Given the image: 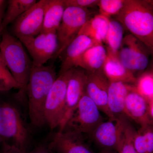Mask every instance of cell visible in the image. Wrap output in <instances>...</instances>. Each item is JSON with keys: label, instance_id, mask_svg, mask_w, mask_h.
<instances>
[{"label": "cell", "instance_id": "cell-1", "mask_svg": "<svg viewBox=\"0 0 153 153\" xmlns=\"http://www.w3.org/2000/svg\"><path fill=\"white\" fill-rule=\"evenodd\" d=\"M116 18L153 56V1L125 0Z\"/></svg>", "mask_w": 153, "mask_h": 153}, {"label": "cell", "instance_id": "cell-2", "mask_svg": "<svg viewBox=\"0 0 153 153\" xmlns=\"http://www.w3.org/2000/svg\"><path fill=\"white\" fill-rule=\"evenodd\" d=\"M57 77L54 66L33 64L26 93L28 97L29 117L34 126L40 127L46 124L44 118L45 102Z\"/></svg>", "mask_w": 153, "mask_h": 153}, {"label": "cell", "instance_id": "cell-3", "mask_svg": "<svg viewBox=\"0 0 153 153\" xmlns=\"http://www.w3.org/2000/svg\"><path fill=\"white\" fill-rule=\"evenodd\" d=\"M0 52L7 67L19 86L17 95L21 98L26 93L33 61L18 38L3 30Z\"/></svg>", "mask_w": 153, "mask_h": 153}, {"label": "cell", "instance_id": "cell-4", "mask_svg": "<svg viewBox=\"0 0 153 153\" xmlns=\"http://www.w3.org/2000/svg\"><path fill=\"white\" fill-rule=\"evenodd\" d=\"M29 133L19 111L10 103L0 105V137L4 143L23 151L29 140Z\"/></svg>", "mask_w": 153, "mask_h": 153}, {"label": "cell", "instance_id": "cell-5", "mask_svg": "<svg viewBox=\"0 0 153 153\" xmlns=\"http://www.w3.org/2000/svg\"><path fill=\"white\" fill-rule=\"evenodd\" d=\"M73 68L59 73L47 96L44 107V118L45 123L51 129L59 128L62 120L66 103L67 85Z\"/></svg>", "mask_w": 153, "mask_h": 153}, {"label": "cell", "instance_id": "cell-6", "mask_svg": "<svg viewBox=\"0 0 153 153\" xmlns=\"http://www.w3.org/2000/svg\"><path fill=\"white\" fill-rule=\"evenodd\" d=\"M88 9L76 7H66L62 22L56 32L58 48L55 58L60 57L71 41L78 36L79 31L91 17Z\"/></svg>", "mask_w": 153, "mask_h": 153}, {"label": "cell", "instance_id": "cell-7", "mask_svg": "<svg viewBox=\"0 0 153 153\" xmlns=\"http://www.w3.org/2000/svg\"><path fill=\"white\" fill-rule=\"evenodd\" d=\"M103 121L98 107L85 93L63 130L90 135Z\"/></svg>", "mask_w": 153, "mask_h": 153}, {"label": "cell", "instance_id": "cell-8", "mask_svg": "<svg viewBox=\"0 0 153 153\" xmlns=\"http://www.w3.org/2000/svg\"><path fill=\"white\" fill-rule=\"evenodd\" d=\"M149 53L151 52L144 44L129 34L124 37L118 55L124 66L134 74L147 67Z\"/></svg>", "mask_w": 153, "mask_h": 153}, {"label": "cell", "instance_id": "cell-9", "mask_svg": "<svg viewBox=\"0 0 153 153\" xmlns=\"http://www.w3.org/2000/svg\"><path fill=\"white\" fill-rule=\"evenodd\" d=\"M48 0L37 2L14 22V36L19 40L36 37L41 33Z\"/></svg>", "mask_w": 153, "mask_h": 153}, {"label": "cell", "instance_id": "cell-10", "mask_svg": "<svg viewBox=\"0 0 153 153\" xmlns=\"http://www.w3.org/2000/svg\"><path fill=\"white\" fill-rule=\"evenodd\" d=\"M27 49L37 66H43L48 60L54 58L58 48L56 33H41L36 37L20 39Z\"/></svg>", "mask_w": 153, "mask_h": 153}, {"label": "cell", "instance_id": "cell-11", "mask_svg": "<svg viewBox=\"0 0 153 153\" xmlns=\"http://www.w3.org/2000/svg\"><path fill=\"white\" fill-rule=\"evenodd\" d=\"M87 79V71L79 67L73 68L67 85L66 103L59 131H62L65 128L85 93Z\"/></svg>", "mask_w": 153, "mask_h": 153}, {"label": "cell", "instance_id": "cell-12", "mask_svg": "<svg viewBox=\"0 0 153 153\" xmlns=\"http://www.w3.org/2000/svg\"><path fill=\"white\" fill-rule=\"evenodd\" d=\"M127 121L126 117L125 115L116 120L109 119L107 121H103L90 136L104 150L117 151Z\"/></svg>", "mask_w": 153, "mask_h": 153}, {"label": "cell", "instance_id": "cell-13", "mask_svg": "<svg viewBox=\"0 0 153 153\" xmlns=\"http://www.w3.org/2000/svg\"><path fill=\"white\" fill-rule=\"evenodd\" d=\"M87 72L85 94L94 102L100 111L111 120L107 104L109 81L102 69L94 72Z\"/></svg>", "mask_w": 153, "mask_h": 153}, {"label": "cell", "instance_id": "cell-14", "mask_svg": "<svg viewBox=\"0 0 153 153\" xmlns=\"http://www.w3.org/2000/svg\"><path fill=\"white\" fill-rule=\"evenodd\" d=\"M82 135L71 131H58L52 138L50 149L58 153H94L85 144Z\"/></svg>", "mask_w": 153, "mask_h": 153}, {"label": "cell", "instance_id": "cell-15", "mask_svg": "<svg viewBox=\"0 0 153 153\" xmlns=\"http://www.w3.org/2000/svg\"><path fill=\"white\" fill-rule=\"evenodd\" d=\"M124 113L141 127L152 123L149 117L148 102L137 91L134 85L126 98Z\"/></svg>", "mask_w": 153, "mask_h": 153}, {"label": "cell", "instance_id": "cell-16", "mask_svg": "<svg viewBox=\"0 0 153 153\" xmlns=\"http://www.w3.org/2000/svg\"><path fill=\"white\" fill-rule=\"evenodd\" d=\"M106 49L107 56L102 70L109 82H122L134 85L137 78L124 66L119 58L118 52H112L107 47Z\"/></svg>", "mask_w": 153, "mask_h": 153}, {"label": "cell", "instance_id": "cell-17", "mask_svg": "<svg viewBox=\"0 0 153 153\" xmlns=\"http://www.w3.org/2000/svg\"><path fill=\"white\" fill-rule=\"evenodd\" d=\"M95 45L97 44L89 37L85 35H78L61 55L63 56L59 73L76 68V63L82 54L88 49Z\"/></svg>", "mask_w": 153, "mask_h": 153}, {"label": "cell", "instance_id": "cell-18", "mask_svg": "<svg viewBox=\"0 0 153 153\" xmlns=\"http://www.w3.org/2000/svg\"><path fill=\"white\" fill-rule=\"evenodd\" d=\"M134 85L122 82H110L107 104L112 120L125 115L126 98Z\"/></svg>", "mask_w": 153, "mask_h": 153}, {"label": "cell", "instance_id": "cell-19", "mask_svg": "<svg viewBox=\"0 0 153 153\" xmlns=\"http://www.w3.org/2000/svg\"><path fill=\"white\" fill-rule=\"evenodd\" d=\"M107 56L106 47L102 44L92 46L84 52L76 63V68L79 67L88 72L101 70Z\"/></svg>", "mask_w": 153, "mask_h": 153}, {"label": "cell", "instance_id": "cell-20", "mask_svg": "<svg viewBox=\"0 0 153 153\" xmlns=\"http://www.w3.org/2000/svg\"><path fill=\"white\" fill-rule=\"evenodd\" d=\"M110 21L101 14L95 15L85 23L78 35L87 36L96 44H102L105 42Z\"/></svg>", "mask_w": 153, "mask_h": 153}, {"label": "cell", "instance_id": "cell-21", "mask_svg": "<svg viewBox=\"0 0 153 153\" xmlns=\"http://www.w3.org/2000/svg\"><path fill=\"white\" fill-rule=\"evenodd\" d=\"M66 8L64 0H48L41 33H56Z\"/></svg>", "mask_w": 153, "mask_h": 153}, {"label": "cell", "instance_id": "cell-22", "mask_svg": "<svg viewBox=\"0 0 153 153\" xmlns=\"http://www.w3.org/2000/svg\"><path fill=\"white\" fill-rule=\"evenodd\" d=\"M37 2L36 0H10L2 22L3 31Z\"/></svg>", "mask_w": 153, "mask_h": 153}, {"label": "cell", "instance_id": "cell-23", "mask_svg": "<svg viewBox=\"0 0 153 153\" xmlns=\"http://www.w3.org/2000/svg\"><path fill=\"white\" fill-rule=\"evenodd\" d=\"M133 143L137 153H153V124L141 127L135 131Z\"/></svg>", "mask_w": 153, "mask_h": 153}, {"label": "cell", "instance_id": "cell-24", "mask_svg": "<svg viewBox=\"0 0 153 153\" xmlns=\"http://www.w3.org/2000/svg\"><path fill=\"white\" fill-rule=\"evenodd\" d=\"M125 28L117 20H110L105 43L111 51L117 53L121 46L124 38Z\"/></svg>", "mask_w": 153, "mask_h": 153}, {"label": "cell", "instance_id": "cell-25", "mask_svg": "<svg viewBox=\"0 0 153 153\" xmlns=\"http://www.w3.org/2000/svg\"><path fill=\"white\" fill-rule=\"evenodd\" d=\"M137 91L148 102L153 98V71L146 72L137 78L134 84Z\"/></svg>", "mask_w": 153, "mask_h": 153}, {"label": "cell", "instance_id": "cell-26", "mask_svg": "<svg viewBox=\"0 0 153 153\" xmlns=\"http://www.w3.org/2000/svg\"><path fill=\"white\" fill-rule=\"evenodd\" d=\"M135 131V129L127 120L117 149L118 153H137L133 143Z\"/></svg>", "mask_w": 153, "mask_h": 153}, {"label": "cell", "instance_id": "cell-27", "mask_svg": "<svg viewBox=\"0 0 153 153\" xmlns=\"http://www.w3.org/2000/svg\"><path fill=\"white\" fill-rule=\"evenodd\" d=\"M19 89V86L6 66L0 52V91Z\"/></svg>", "mask_w": 153, "mask_h": 153}, {"label": "cell", "instance_id": "cell-28", "mask_svg": "<svg viewBox=\"0 0 153 153\" xmlns=\"http://www.w3.org/2000/svg\"><path fill=\"white\" fill-rule=\"evenodd\" d=\"M125 0H100L98 6L100 14L109 18L117 16L124 6Z\"/></svg>", "mask_w": 153, "mask_h": 153}, {"label": "cell", "instance_id": "cell-29", "mask_svg": "<svg viewBox=\"0 0 153 153\" xmlns=\"http://www.w3.org/2000/svg\"><path fill=\"white\" fill-rule=\"evenodd\" d=\"M99 2L98 0H64L66 8L74 7L88 9L98 5Z\"/></svg>", "mask_w": 153, "mask_h": 153}, {"label": "cell", "instance_id": "cell-30", "mask_svg": "<svg viewBox=\"0 0 153 153\" xmlns=\"http://www.w3.org/2000/svg\"><path fill=\"white\" fill-rule=\"evenodd\" d=\"M7 1L4 0H0V34L3 32L2 22L4 15L7 7Z\"/></svg>", "mask_w": 153, "mask_h": 153}, {"label": "cell", "instance_id": "cell-31", "mask_svg": "<svg viewBox=\"0 0 153 153\" xmlns=\"http://www.w3.org/2000/svg\"><path fill=\"white\" fill-rule=\"evenodd\" d=\"M21 152L22 151L13 146L4 143V148L1 153H19Z\"/></svg>", "mask_w": 153, "mask_h": 153}, {"label": "cell", "instance_id": "cell-32", "mask_svg": "<svg viewBox=\"0 0 153 153\" xmlns=\"http://www.w3.org/2000/svg\"><path fill=\"white\" fill-rule=\"evenodd\" d=\"M149 115L151 123L153 124V98L148 102Z\"/></svg>", "mask_w": 153, "mask_h": 153}, {"label": "cell", "instance_id": "cell-33", "mask_svg": "<svg viewBox=\"0 0 153 153\" xmlns=\"http://www.w3.org/2000/svg\"><path fill=\"white\" fill-rule=\"evenodd\" d=\"M36 153H53L50 150L46 148H41L38 149Z\"/></svg>", "mask_w": 153, "mask_h": 153}, {"label": "cell", "instance_id": "cell-34", "mask_svg": "<svg viewBox=\"0 0 153 153\" xmlns=\"http://www.w3.org/2000/svg\"><path fill=\"white\" fill-rule=\"evenodd\" d=\"M100 153H116L113 150H104L103 151Z\"/></svg>", "mask_w": 153, "mask_h": 153}, {"label": "cell", "instance_id": "cell-35", "mask_svg": "<svg viewBox=\"0 0 153 153\" xmlns=\"http://www.w3.org/2000/svg\"><path fill=\"white\" fill-rule=\"evenodd\" d=\"M1 142H2L1 139V137H0V143Z\"/></svg>", "mask_w": 153, "mask_h": 153}, {"label": "cell", "instance_id": "cell-36", "mask_svg": "<svg viewBox=\"0 0 153 153\" xmlns=\"http://www.w3.org/2000/svg\"><path fill=\"white\" fill-rule=\"evenodd\" d=\"M22 153V152H20V153Z\"/></svg>", "mask_w": 153, "mask_h": 153}]
</instances>
